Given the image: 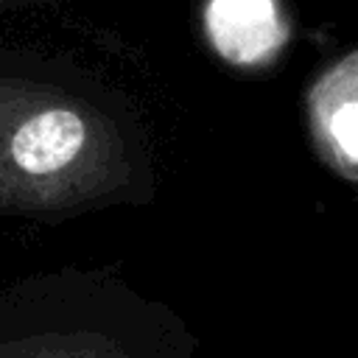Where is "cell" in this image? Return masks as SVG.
I'll list each match as a JSON object with an SVG mask.
<instances>
[{
    "instance_id": "cell-1",
    "label": "cell",
    "mask_w": 358,
    "mask_h": 358,
    "mask_svg": "<svg viewBox=\"0 0 358 358\" xmlns=\"http://www.w3.org/2000/svg\"><path fill=\"white\" fill-rule=\"evenodd\" d=\"M157 193L131 95L62 56L0 45V218L56 224Z\"/></svg>"
},
{
    "instance_id": "cell-2",
    "label": "cell",
    "mask_w": 358,
    "mask_h": 358,
    "mask_svg": "<svg viewBox=\"0 0 358 358\" xmlns=\"http://www.w3.org/2000/svg\"><path fill=\"white\" fill-rule=\"evenodd\" d=\"M302 117L322 168L358 185V45L313 73L302 95Z\"/></svg>"
},
{
    "instance_id": "cell-3",
    "label": "cell",
    "mask_w": 358,
    "mask_h": 358,
    "mask_svg": "<svg viewBox=\"0 0 358 358\" xmlns=\"http://www.w3.org/2000/svg\"><path fill=\"white\" fill-rule=\"evenodd\" d=\"M201 31L210 50L235 70H268L288 48L282 0H204Z\"/></svg>"
},
{
    "instance_id": "cell-4",
    "label": "cell",
    "mask_w": 358,
    "mask_h": 358,
    "mask_svg": "<svg viewBox=\"0 0 358 358\" xmlns=\"http://www.w3.org/2000/svg\"><path fill=\"white\" fill-rule=\"evenodd\" d=\"M45 3H67V0H0V8H20V6H45Z\"/></svg>"
}]
</instances>
